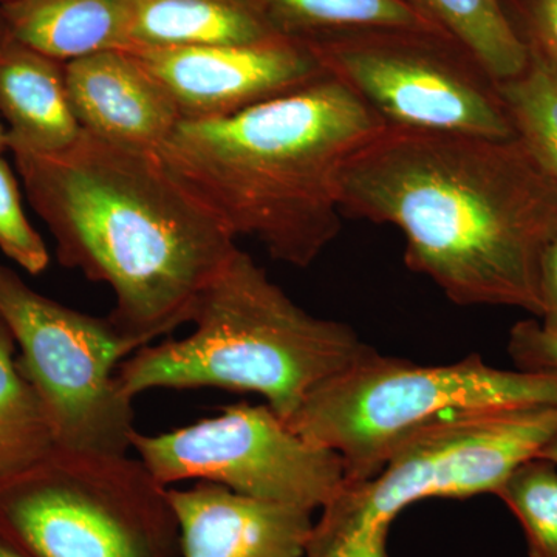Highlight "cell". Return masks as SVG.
I'll list each match as a JSON object with an SVG mask.
<instances>
[{"mask_svg":"<svg viewBox=\"0 0 557 557\" xmlns=\"http://www.w3.org/2000/svg\"><path fill=\"white\" fill-rule=\"evenodd\" d=\"M339 189L343 215L401 231L406 265L453 302L541 318L557 185L518 138L386 126L347 160Z\"/></svg>","mask_w":557,"mask_h":557,"instance_id":"cell-1","label":"cell"},{"mask_svg":"<svg viewBox=\"0 0 557 557\" xmlns=\"http://www.w3.org/2000/svg\"><path fill=\"white\" fill-rule=\"evenodd\" d=\"M58 260L115 296L109 319L135 351L190 324L236 237L157 153L81 134L54 152L11 148Z\"/></svg>","mask_w":557,"mask_h":557,"instance_id":"cell-2","label":"cell"},{"mask_svg":"<svg viewBox=\"0 0 557 557\" xmlns=\"http://www.w3.org/2000/svg\"><path fill=\"white\" fill-rule=\"evenodd\" d=\"M386 124L327 75L228 116L183 120L159 152L234 237L307 269L341 233V172Z\"/></svg>","mask_w":557,"mask_h":557,"instance_id":"cell-3","label":"cell"},{"mask_svg":"<svg viewBox=\"0 0 557 557\" xmlns=\"http://www.w3.org/2000/svg\"><path fill=\"white\" fill-rule=\"evenodd\" d=\"M193 332L139 348L121 362L131 398L156 388H223L265 398L288 421L311 392L375 348L344 322L307 313L247 252L205 293Z\"/></svg>","mask_w":557,"mask_h":557,"instance_id":"cell-4","label":"cell"},{"mask_svg":"<svg viewBox=\"0 0 557 557\" xmlns=\"http://www.w3.org/2000/svg\"><path fill=\"white\" fill-rule=\"evenodd\" d=\"M557 408V373L505 370L478 355L443 366L373 351L311 392L287 423L335 453L346 483L364 482L399 445L435 424L509 410Z\"/></svg>","mask_w":557,"mask_h":557,"instance_id":"cell-5","label":"cell"},{"mask_svg":"<svg viewBox=\"0 0 557 557\" xmlns=\"http://www.w3.org/2000/svg\"><path fill=\"white\" fill-rule=\"evenodd\" d=\"M557 432V408L458 418L418 432L373 478L344 483L314 522L306 557H387L388 527L424 498L494 494Z\"/></svg>","mask_w":557,"mask_h":557,"instance_id":"cell-6","label":"cell"},{"mask_svg":"<svg viewBox=\"0 0 557 557\" xmlns=\"http://www.w3.org/2000/svg\"><path fill=\"white\" fill-rule=\"evenodd\" d=\"M0 531L32 557H182L168 486L129 454L54 449L0 486Z\"/></svg>","mask_w":557,"mask_h":557,"instance_id":"cell-7","label":"cell"},{"mask_svg":"<svg viewBox=\"0 0 557 557\" xmlns=\"http://www.w3.org/2000/svg\"><path fill=\"white\" fill-rule=\"evenodd\" d=\"M0 321L20 348L17 366L46 410L57 448L129 454L134 398L121 388L119 369L135 350L112 321L40 295L3 263Z\"/></svg>","mask_w":557,"mask_h":557,"instance_id":"cell-8","label":"cell"},{"mask_svg":"<svg viewBox=\"0 0 557 557\" xmlns=\"http://www.w3.org/2000/svg\"><path fill=\"white\" fill-rule=\"evenodd\" d=\"M387 127L485 138L516 137L497 81L437 30L368 28L307 40Z\"/></svg>","mask_w":557,"mask_h":557,"instance_id":"cell-9","label":"cell"},{"mask_svg":"<svg viewBox=\"0 0 557 557\" xmlns=\"http://www.w3.org/2000/svg\"><path fill=\"white\" fill-rule=\"evenodd\" d=\"M132 450L163 486L218 483L313 512L346 483L341 458L300 437L269 405L240 403L161 434L137 431Z\"/></svg>","mask_w":557,"mask_h":557,"instance_id":"cell-10","label":"cell"},{"mask_svg":"<svg viewBox=\"0 0 557 557\" xmlns=\"http://www.w3.org/2000/svg\"><path fill=\"white\" fill-rule=\"evenodd\" d=\"M160 81L183 120L233 115L327 75L307 40L129 49Z\"/></svg>","mask_w":557,"mask_h":557,"instance_id":"cell-11","label":"cell"},{"mask_svg":"<svg viewBox=\"0 0 557 557\" xmlns=\"http://www.w3.org/2000/svg\"><path fill=\"white\" fill-rule=\"evenodd\" d=\"M64 69L81 129L102 141L159 156L183 121L171 95L131 50L101 51Z\"/></svg>","mask_w":557,"mask_h":557,"instance_id":"cell-12","label":"cell"},{"mask_svg":"<svg viewBox=\"0 0 557 557\" xmlns=\"http://www.w3.org/2000/svg\"><path fill=\"white\" fill-rule=\"evenodd\" d=\"M182 557H306L313 511L218 483L168 487Z\"/></svg>","mask_w":557,"mask_h":557,"instance_id":"cell-13","label":"cell"},{"mask_svg":"<svg viewBox=\"0 0 557 557\" xmlns=\"http://www.w3.org/2000/svg\"><path fill=\"white\" fill-rule=\"evenodd\" d=\"M64 65L0 28V115L9 123V149L54 152L78 138Z\"/></svg>","mask_w":557,"mask_h":557,"instance_id":"cell-14","label":"cell"},{"mask_svg":"<svg viewBox=\"0 0 557 557\" xmlns=\"http://www.w3.org/2000/svg\"><path fill=\"white\" fill-rule=\"evenodd\" d=\"M129 0H9L0 28L61 62L132 49Z\"/></svg>","mask_w":557,"mask_h":557,"instance_id":"cell-15","label":"cell"},{"mask_svg":"<svg viewBox=\"0 0 557 557\" xmlns=\"http://www.w3.org/2000/svg\"><path fill=\"white\" fill-rule=\"evenodd\" d=\"M132 49L251 44L278 35L251 0H129Z\"/></svg>","mask_w":557,"mask_h":557,"instance_id":"cell-16","label":"cell"},{"mask_svg":"<svg viewBox=\"0 0 557 557\" xmlns=\"http://www.w3.org/2000/svg\"><path fill=\"white\" fill-rule=\"evenodd\" d=\"M424 21L457 40L497 83L516 78L530 62L502 0H405Z\"/></svg>","mask_w":557,"mask_h":557,"instance_id":"cell-17","label":"cell"},{"mask_svg":"<svg viewBox=\"0 0 557 557\" xmlns=\"http://www.w3.org/2000/svg\"><path fill=\"white\" fill-rule=\"evenodd\" d=\"M16 344L0 321V486L57 449L49 418L17 366Z\"/></svg>","mask_w":557,"mask_h":557,"instance_id":"cell-18","label":"cell"},{"mask_svg":"<svg viewBox=\"0 0 557 557\" xmlns=\"http://www.w3.org/2000/svg\"><path fill=\"white\" fill-rule=\"evenodd\" d=\"M278 35L310 40L368 28L438 30L405 0H251ZM443 33V32H442Z\"/></svg>","mask_w":557,"mask_h":557,"instance_id":"cell-19","label":"cell"},{"mask_svg":"<svg viewBox=\"0 0 557 557\" xmlns=\"http://www.w3.org/2000/svg\"><path fill=\"white\" fill-rule=\"evenodd\" d=\"M497 90L516 138L557 185V73L530 54L527 69Z\"/></svg>","mask_w":557,"mask_h":557,"instance_id":"cell-20","label":"cell"},{"mask_svg":"<svg viewBox=\"0 0 557 557\" xmlns=\"http://www.w3.org/2000/svg\"><path fill=\"white\" fill-rule=\"evenodd\" d=\"M496 496L525 533L530 557H557V467L534 457L516 468Z\"/></svg>","mask_w":557,"mask_h":557,"instance_id":"cell-21","label":"cell"},{"mask_svg":"<svg viewBox=\"0 0 557 557\" xmlns=\"http://www.w3.org/2000/svg\"><path fill=\"white\" fill-rule=\"evenodd\" d=\"M0 251L28 274L44 273L50 252L22 208L20 186L10 164L0 156Z\"/></svg>","mask_w":557,"mask_h":557,"instance_id":"cell-22","label":"cell"},{"mask_svg":"<svg viewBox=\"0 0 557 557\" xmlns=\"http://www.w3.org/2000/svg\"><path fill=\"white\" fill-rule=\"evenodd\" d=\"M530 54L557 73V0H502Z\"/></svg>","mask_w":557,"mask_h":557,"instance_id":"cell-23","label":"cell"},{"mask_svg":"<svg viewBox=\"0 0 557 557\" xmlns=\"http://www.w3.org/2000/svg\"><path fill=\"white\" fill-rule=\"evenodd\" d=\"M508 354L519 370L557 373V330L522 321L509 332Z\"/></svg>","mask_w":557,"mask_h":557,"instance_id":"cell-24","label":"cell"},{"mask_svg":"<svg viewBox=\"0 0 557 557\" xmlns=\"http://www.w3.org/2000/svg\"><path fill=\"white\" fill-rule=\"evenodd\" d=\"M539 298L542 324L557 330V233L542 255L539 269Z\"/></svg>","mask_w":557,"mask_h":557,"instance_id":"cell-25","label":"cell"},{"mask_svg":"<svg viewBox=\"0 0 557 557\" xmlns=\"http://www.w3.org/2000/svg\"><path fill=\"white\" fill-rule=\"evenodd\" d=\"M0 557H32L0 531Z\"/></svg>","mask_w":557,"mask_h":557,"instance_id":"cell-26","label":"cell"},{"mask_svg":"<svg viewBox=\"0 0 557 557\" xmlns=\"http://www.w3.org/2000/svg\"><path fill=\"white\" fill-rule=\"evenodd\" d=\"M537 457L545 458V460L552 461V463H555L557 467V432L549 438L547 445L541 449Z\"/></svg>","mask_w":557,"mask_h":557,"instance_id":"cell-27","label":"cell"},{"mask_svg":"<svg viewBox=\"0 0 557 557\" xmlns=\"http://www.w3.org/2000/svg\"><path fill=\"white\" fill-rule=\"evenodd\" d=\"M5 149H9V131L0 123V156Z\"/></svg>","mask_w":557,"mask_h":557,"instance_id":"cell-28","label":"cell"},{"mask_svg":"<svg viewBox=\"0 0 557 557\" xmlns=\"http://www.w3.org/2000/svg\"><path fill=\"white\" fill-rule=\"evenodd\" d=\"M9 2V0H0V3Z\"/></svg>","mask_w":557,"mask_h":557,"instance_id":"cell-29","label":"cell"}]
</instances>
